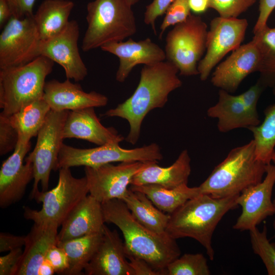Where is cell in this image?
I'll list each match as a JSON object with an SVG mask.
<instances>
[{"label":"cell","mask_w":275,"mask_h":275,"mask_svg":"<svg viewBox=\"0 0 275 275\" xmlns=\"http://www.w3.org/2000/svg\"><path fill=\"white\" fill-rule=\"evenodd\" d=\"M178 72L177 67L168 61L144 65L139 83L132 95L103 116L127 120L130 129L125 140L135 144L146 115L155 108L164 106L170 93L182 86L177 75Z\"/></svg>","instance_id":"6da1fadb"},{"label":"cell","mask_w":275,"mask_h":275,"mask_svg":"<svg viewBox=\"0 0 275 275\" xmlns=\"http://www.w3.org/2000/svg\"><path fill=\"white\" fill-rule=\"evenodd\" d=\"M101 203L105 223H112L121 231L125 251L143 259L162 275H167V265L181 255L176 239L143 226L122 200L114 199Z\"/></svg>","instance_id":"7a4b0ae2"},{"label":"cell","mask_w":275,"mask_h":275,"mask_svg":"<svg viewBox=\"0 0 275 275\" xmlns=\"http://www.w3.org/2000/svg\"><path fill=\"white\" fill-rule=\"evenodd\" d=\"M238 195L214 198L201 194L188 200L169 214L166 233L175 239L184 237L195 239L204 247L209 258L213 260V234L225 214L237 207Z\"/></svg>","instance_id":"3957f363"},{"label":"cell","mask_w":275,"mask_h":275,"mask_svg":"<svg viewBox=\"0 0 275 275\" xmlns=\"http://www.w3.org/2000/svg\"><path fill=\"white\" fill-rule=\"evenodd\" d=\"M266 166L256 157L253 139L229 152L199 186L201 193L214 198L239 194L247 187L262 181Z\"/></svg>","instance_id":"277c9868"},{"label":"cell","mask_w":275,"mask_h":275,"mask_svg":"<svg viewBox=\"0 0 275 275\" xmlns=\"http://www.w3.org/2000/svg\"><path fill=\"white\" fill-rule=\"evenodd\" d=\"M87 28L81 49L89 51L133 35L136 24L132 6L125 0H94L87 6Z\"/></svg>","instance_id":"5b68a950"},{"label":"cell","mask_w":275,"mask_h":275,"mask_svg":"<svg viewBox=\"0 0 275 275\" xmlns=\"http://www.w3.org/2000/svg\"><path fill=\"white\" fill-rule=\"evenodd\" d=\"M54 62L43 56L18 66L0 69L1 113L10 116L43 98L46 77Z\"/></svg>","instance_id":"8992f818"},{"label":"cell","mask_w":275,"mask_h":275,"mask_svg":"<svg viewBox=\"0 0 275 275\" xmlns=\"http://www.w3.org/2000/svg\"><path fill=\"white\" fill-rule=\"evenodd\" d=\"M57 185L50 190L39 191L34 199L42 203L41 209L37 210L23 206L25 219L35 223H48L59 226L73 209L89 194L86 177H74L70 168L59 170Z\"/></svg>","instance_id":"52a82bcc"},{"label":"cell","mask_w":275,"mask_h":275,"mask_svg":"<svg viewBox=\"0 0 275 275\" xmlns=\"http://www.w3.org/2000/svg\"><path fill=\"white\" fill-rule=\"evenodd\" d=\"M207 26L202 18L190 14L174 25L166 39V60L175 65L180 75L199 74L198 62L206 50Z\"/></svg>","instance_id":"ba28073f"},{"label":"cell","mask_w":275,"mask_h":275,"mask_svg":"<svg viewBox=\"0 0 275 275\" xmlns=\"http://www.w3.org/2000/svg\"><path fill=\"white\" fill-rule=\"evenodd\" d=\"M119 144L108 143L93 148L80 149L63 143L59 152L57 170L78 166L96 168L114 162H145L163 158L160 147L156 143L131 149H124Z\"/></svg>","instance_id":"9c48e42d"},{"label":"cell","mask_w":275,"mask_h":275,"mask_svg":"<svg viewBox=\"0 0 275 275\" xmlns=\"http://www.w3.org/2000/svg\"><path fill=\"white\" fill-rule=\"evenodd\" d=\"M69 111H57L50 109L37 134L34 150L25 159L33 165L34 183L30 195L34 199L39 191L48 190L51 172L57 171L58 159L63 144V129Z\"/></svg>","instance_id":"30bf717a"},{"label":"cell","mask_w":275,"mask_h":275,"mask_svg":"<svg viewBox=\"0 0 275 275\" xmlns=\"http://www.w3.org/2000/svg\"><path fill=\"white\" fill-rule=\"evenodd\" d=\"M42 40L33 15L12 17L0 34V69L27 64L41 56Z\"/></svg>","instance_id":"8fae6325"},{"label":"cell","mask_w":275,"mask_h":275,"mask_svg":"<svg viewBox=\"0 0 275 275\" xmlns=\"http://www.w3.org/2000/svg\"><path fill=\"white\" fill-rule=\"evenodd\" d=\"M246 19L214 18L208 31L206 53L198 65L201 80L205 81L217 64L230 51L238 48L248 26Z\"/></svg>","instance_id":"7c38bea8"},{"label":"cell","mask_w":275,"mask_h":275,"mask_svg":"<svg viewBox=\"0 0 275 275\" xmlns=\"http://www.w3.org/2000/svg\"><path fill=\"white\" fill-rule=\"evenodd\" d=\"M149 161L111 163L96 168H84L89 195L100 203L114 199L123 200L133 176L145 168Z\"/></svg>","instance_id":"4fadbf2b"},{"label":"cell","mask_w":275,"mask_h":275,"mask_svg":"<svg viewBox=\"0 0 275 275\" xmlns=\"http://www.w3.org/2000/svg\"><path fill=\"white\" fill-rule=\"evenodd\" d=\"M263 58V49L259 37L240 45L219 64L212 74L211 82L220 89L233 93L249 75L259 72Z\"/></svg>","instance_id":"5bb4252c"},{"label":"cell","mask_w":275,"mask_h":275,"mask_svg":"<svg viewBox=\"0 0 275 275\" xmlns=\"http://www.w3.org/2000/svg\"><path fill=\"white\" fill-rule=\"evenodd\" d=\"M266 176L263 180L243 190L236 202L242 212L233 226V229L251 230L267 217L275 214V206L271 200L275 184V165L266 164Z\"/></svg>","instance_id":"9a60e30c"},{"label":"cell","mask_w":275,"mask_h":275,"mask_svg":"<svg viewBox=\"0 0 275 275\" xmlns=\"http://www.w3.org/2000/svg\"><path fill=\"white\" fill-rule=\"evenodd\" d=\"M31 141L18 136L13 153L3 163L0 170V206L7 208L20 201L26 186L34 179L33 163L25 159Z\"/></svg>","instance_id":"2e32d148"},{"label":"cell","mask_w":275,"mask_h":275,"mask_svg":"<svg viewBox=\"0 0 275 275\" xmlns=\"http://www.w3.org/2000/svg\"><path fill=\"white\" fill-rule=\"evenodd\" d=\"M79 27L76 20H70L65 28L53 37L42 41L41 56L60 65L64 69L66 78L78 82L83 80L88 69L78 47Z\"/></svg>","instance_id":"e0dca14e"},{"label":"cell","mask_w":275,"mask_h":275,"mask_svg":"<svg viewBox=\"0 0 275 275\" xmlns=\"http://www.w3.org/2000/svg\"><path fill=\"white\" fill-rule=\"evenodd\" d=\"M100 48L119 58L116 79L120 82L126 79L135 66L150 65L166 59L164 50L150 38L139 41L129 38L126 41L111 42L103 45Z\"/></svg>","instance_id":"ac0fdd59"},{"label":"cell","mask_w":275,"mask_h":275,"mask_svg":"<svg viewBox=\"0 0 275 275\" xmlns=\"http://www.w3.org/2000/svg\"><path fill=\"white\" fill-rule=\"evenodd\" d=\"M87 275H135L126 257L124 243L116 230L104 226L102 240L84 269Z\"/></svg>","instance_id":"d6986e66"},{"label":"cell","mask_w":275,"mask_h":275,"mask_svg":"<svg viewBox=\"0 0 275 275\" xmlns=\"http://www.w3.org/2000/svg\"><path fill=\"white\" fill-rule=\"evenodd\" d=\"M43 98L51 109L57 111L104 106L108 100L105 95L96 91L85 92L80 84L67 78L63 82L57 79L46 81Z\"/></svg>","instance_id":"ffe728a7"},{"label":"cell","mask_w":275,"mask_h":275,"mask_svg":"<svg viewBox=\"0 0 275 275\" xmlns=\"http://www.w3.org/2000/svg\"><path fill=\"white\" fill-rule=\"evenodd\" d=\"M63 138L84 140L98 146L119 143L124 140L115 128L106 127L101 123L94 107L69 111L64 126Z\"/></svg>","instance_id":"44dd1931"},{"label":"cell","mask_w":275,"mask_h":275,"mask_svg":"<svg viewBox=\"0 0 275 275\" xmlns=\"http://www.w3.org/2000/svg\"><path fill=\"white\" fill-rule=\"evenodd\" d=\"M104 223L101 203L88 195L62 223L58 242L103 232Z\"/></svg>","instance_id":"7402d4cb"},{"label":"cell","mask_w":275,"mask_h":275,"mask_svg":"<svg viewBox=\"0 0 275 275\" xmlns=\"http://www.w3.org/2000/svg\"><path fill=\"white\" fill-rule=\"evenodd\" d=\"M56 224L35 223L26 236L24 249L15 275H38L49 249L58 242Z\"/></svg>","instance_id":"603a6c76"},{"label":"cell","mask_w":275,"mask_h":275,"mask_svg":"<svg viewBox=\"0 0 275 275\" xmlns=\"http://www.w3.org/2000/svg\"><path fill=\"white\" fill-rule=\"evenodd\" d=\"M190 158L187 150H183L170 166L162 167L152 161L133 177L130 185H157L173 188L187 184L191 173Z\"/></svg>","instance_id":"cb8c5ba5"},{"label":"cell","mask_w":275,"mask_h":275,"mask_svg":"<svg viewBox=\"0 0 275 275\" xmlns=\"http://www.w3.org/2000/svg\"><path fill=\"white\" fill-rule=\"evenodd\" d=\"M207 114L217 119V128L221 132L239 128L248 129L260 124L259 116L251 112L238 95H232L222 89L219 90L217 102L208 108Z\"/></svg>","instance_id":"d4e9b609"},{"label":"cell","mask_w":275,"mask_h":275,"mask_svg":"<svg viewBox=\"0 0 275 275\" xmlns=\"http://www.w3.org/2000/svg\"><path fill=\"white\" fill-rule=\"evenodd\" d=\"M74 6L70 0H44L41 3L33 18L42 41L58 35L65 28Z\"/></svg>","instance_id":"484cf974"},{"label":"cell","mask_w":275,"mask_h":275,"mask_svg":"<svg viewBox=\"0 0 275 275\" xmlns=\"http://www.w3.org/2000/svg\"><path fill=\"white\" fill-rule=\"evenodd\" d=\"M122 200L139 223L155 233L168 235L166 230L170 214L157 208L145 194L129 188Z\"/></svg>","instance_id":"4316f807"},{"label":"cell","mask_w":275,"mask_h":275,"mask_svg":"<svg viewBox=\"0 0 275 275\" xmlns=\"http://www.w3.org/2000/svg\"><path fill=\"white\" fill-rule=\"evenodd\" d=\"M129 188L145 194L157 208L168 214L173 213L188 200L201 194L199 186L190 187L187 184L173 188L154 184L130 185Z\"/></svg>","instance_id":"83f0119b"},{"label":"cell","mask_w":275,"mask_h":275,"mask_svg":"<svg viewBox=\"0 0 275 275\" xmlns=\"http://www.w3.org/2000/svg\"><path fill=\"white\" fill-rule=\"evenodd\" d=\"M103 232L57 242V245L64 250L68 257L69 268L65 274H81L96 252Z\"/></svg>","instance_id":"f1b7e54d"},{"label":"cell","mask_w":275,"mask_h":275,"mask_svg":"<svg viewBox=\"0 0 275 275\" xmlns=\"http://www.w3.org/2000/svg\"><path fill=\"white\" fill-rule=\"evenodd\" d=\"M51 108L42 98L20 109L9 116L18 136L28 140L35 136L43 126Z\"/></svg>","instance_id":"f546056e"},{"label":"cell","mask_w":275,"mask_h":275,"mask_svg":"<svg viewBox=\"0 0 275 275\" xmlns=\"http://www.w3.org/2000/svg\"><path fill=\"white\" fill-rule=\"evenodd\" d=\"M275 96V85L272 87ZM263 121L258 126L248 128L252 133L257 158L266 164L270 163L275 151V103L264 111Z\"/></svg>","instance_id":"4dcf8cb0"},{"label":"cell","mask_w":275,"mask_h":275,"mask_svg":"<svg viewBox=\"0 0 275 275\" xmlns=\"http://www.w3.org/2000/svg\"><path fill=\"white\" fill-rule=\"evenodd\" d=\"M167 275H209L207 261L201 253L184 254L170 262Z\"/></svg>","instance_id":"1f68e13d"},{"label":"cell","mask_w":275,"mask_h":275,"mask_svg":"<svg viewBox=\"0 0 275 275\" xmlns=\"http://www.w3.org/2000/svg\"><path fill=\"white\" fill-rule=\"evenodd\" d=\"M252 249L261 259L269 275H275V243H271L267 237L264 225L262 231L257 227L249 231Z\"/></svg>","instance_id":"d6a6232c"},{"label":"cell","mask_w":275,"mask_h":275,"mask_svg":"<svg viewBox=\"0 0 275 275\" xmlns=\"http://www.w3.org/2000/svg\"><path fill=\"white\" fill-rule=\"evenodd\" d=\"M257 0H209V8L215 10L219 16L237 18L247 11Z\"/></svg>","instance_id":"836d02e7"},{"label":"cell","mask_w":275,"mask_h":275,"mask_svg":"<svg viewBox=\"0 0 275 275\" xmlns=\"http://www.w3.org/2000/svg\"><path fill=\"white\" fill-rule=\"evenodd\" d=\"M188 0H174L165 12L160 27L159 38H162L166 30L185 21L191 14Z\"/></svg>","instance_id":"e575fe53"},{"label":"cell","mask_w":275,"mask_h":275,"mask_svg":"<svg viewBox=\"0 0 275 275\" xmlns=\"http://www.w3.org/2000/svg\"><path fill=\"white\" fill-rule=\"evenodd\" d=\"M18 140V133L12 124L9 117L0 114V155L14 150Z\"/></svg>","instance_id":"d590c367"},{"label":"cell","mask_w":275,"mask_h":275,"mask_svg":"<svg viewBox=\"0 0 275 275\" xmlns=\"http://www.w3.org/2000/svg\"><path fill=\"white\" fill-rule=\"evenodd\" d=\"M52 266L55 272L65 274L69 268L67 256L64 250L54 244L48 251L46 259Z\"/></svg>","instance_id":"8d00e7d4"},{"label":"cell","mask_w":275,"mask_h":275,"mask_svg":"<svg viewBox=\"0 0 275 275\" xmlns=\"http://www.w3.org/2000/svg\"><path fill=\"white\" fill-rule=\"evenodd\" d=\"M174 0H153L146 7L144 21L150 25L155 33V23L156 19L164 14Z\"/></svg>","instance_id":"74e56055"},{"label":"cell","mask_w":275,"mask_h":275,"mask_svg":"<svg viewBox=\"0 0 275 275\" xmlns=\"http://www.w3.org/2000/svg\"><path fill=\"white\" fill-rule=\"evenodd\" d=\"M266 88L258 80L248 90L238 95L245 106L253 114L258 115L257 105L263 91Z\"/></svg>","instance_id":"f35d334b"},{"label":"cell","mask_w":275,"mask_h":275,"mask_svg":"<svg viewBox=\"0 0 275 275\" xmlns=\"http://www.w3.org/2000/svg\"><path fill=\"white\" fill-rule=\"evenodd\" d=\"M23 250L21 248L0 257V275H15Z\"/></svg>","instance_id":"ab89813d"},{"label":"cell","mask_w":275,"mask_h":275,"mask_svg":"<svg viewBox=\"0 0 275 275\" xmlns=\"http://www.w3.org/2000/svg\"><path fill=\"white\" fill-rule=\"evenodd\" d=\"M275 9V0H259V15L254 26V34L261 32L267 25L271 12Z\"/></svg>","instance_id":"60d3db41"},{"label":"cell","mask_w":275,"mask_h":275,"mask_svg":"<svg viewBox=\"0 0 275 275\" xmlns=\"http://www.w3.org/2000/svg\"><path fill=\"white\" fill-rule=\"evenodd\" d=\"M9 4L13 17L23 18L33 16V7L36 0H6Z\"/></svg>","instance_id":"b9f144b4"},{"label":"cell","mask_w":275,"mask_h":275,"mask_svg":"<svg viewBox=\"0 0 275 275\" xmlns=\"http://www.w3.org/2000/svg\"><path fill=\"white\" fill-rule=\"evenodd\" d=\"M125 253L135 275H162L159 271L154 269L143 259L135 256L126 251Z\"/></svg>","instance_id":"7bdbcfd3"},{"label":"cell","mask_w":275,"mask_h":275,"mask_svg":"<svg viewBox=\"0 0 275 275\" xmlns=\"http://www.w3.org/2000/svg\"><path fill=\"white\" fill-rule=\"evenodd\" d=\"M26 236H17L7 233H0V252L11 251L24 246Z\"/></svg>","instance_id":"ee69618b"},{"label":"cell","mask_w":275,"mask_h":275,"mask_svg":"<svg viewBox=\"0 0 275 275\" xmlns=\"http://www.w3.org/2000/svg\"><path fill=\"white\" fill-rule=\"evenodd\" d=\"M254 35L259 37L267 49L275 52V28H270L266 25L261 32Z\"/></svg>","instance_id":"f6af8a7d"},{"label":"cell","mask_w":275,"mask_h":275,"mask_svg":"<svg viewBox=\"0 0 275 275\" xmlns=\"http://www.w3.org/2000/svg\"><path fill=\"white\" fill-rule=\"evenodd\" d=\"M13 17L11 8L6 0H0V28H3Z\"/></svg>","instance_id":"bcb514c9"},{"label":"cell","mask_w":275,"mask_h":275,"mask_svg":"<svg viewBox=\"0 0 275 275\" xmlns=\"http://www.w3.org/2000/svg\"><path fill=\"white\" fill-rule=\"evenodd\" d=\"M191 11L195 14H201L209 8V0H188Z\"/></svg>","instance_id":"7dc6e473"},{"label":"cell","mask_w":275,"mask_h":275,"mask_svg":"<svg viewBox=\"0 0 275 275\" xmlns=\"http://www.w3.org/2000/svg\"><path fill=\"white\" fill-rule=\"evenodd\" d=\"M55 273V271L51 264L46 260L40 265L38 275H52Z\"/></svg>","instance_id":"c3c4849f"},{"label":"cell","mask_w":275,"mask_h":275,"mask_svg":"<svg viewBox=\"0 0 275 275\" xmlns=\"http://www.w3.org/2000/svg\"><path fill=\"white\" fill-rule=\"evenodd\" d=\"M126 2L131 6H133L138 3L140 0H125Z\"/></svg>","instance_id":"681fc988"},{"label":"cell","mask_w":275,"mask_h":275,"mask_svg":"<svg viewBox=\"0 0 275 275\" xmlns=\"http://www.w3.org/2000/svg\"><path fill=\"white\" fill-rule=\"evenodd\" d=\"M271 161H272L275 165V151L272 157ZM273 203L275 206V199L273 200Z\"/></svg>","instance_id":"f907efd6"}]
</instances>
